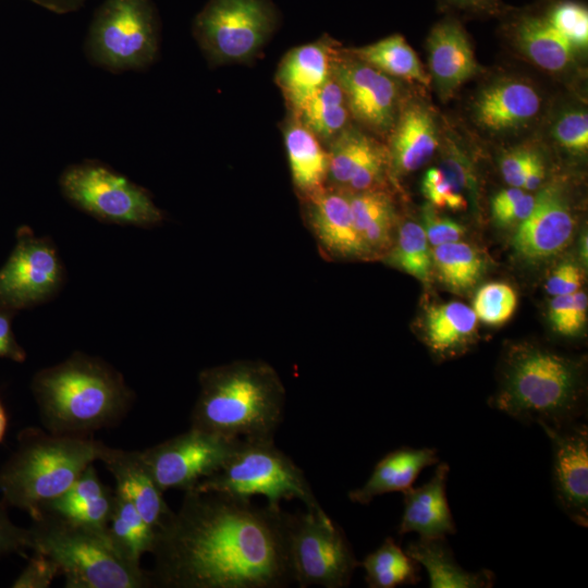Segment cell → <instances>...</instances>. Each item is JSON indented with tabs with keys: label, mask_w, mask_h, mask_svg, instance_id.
Wrapping results in <instances>:
<instances>
[{
	"label": "cell",
	"mask_w": 588,
	"mask_h": 588,
	"mask_svg": "<svg viewBox=\"0 0 588 588\" xmlns=\"http://www.w3.org/2000/svg\"><path fill=\"white\" fill-rule=\"evenodd\" d=\"M287 513L221 492L184 491L156 530L150 587L285 588L294 584Z\"/></svg>",
	"instance_id": "6da1fadb"
},
{
	"label": "cell",
	"mask_w": 588,
	"mask_h": 588,
	"mask_svg": "<svg viewBox=\"0 0 588 588\" xmlns=\"http://www.w3.org/2000/svg\"><path fill=\"white\" fill-rule=\"evenodd\" d=\"M191 427L225 439H274L286 391L277 370L260 359L234 360L199 372Z\"/></svg>",
	"instance_id": "7a4b0ae2"
},
{
	"label": "cell",
	"mask_w": 588,
	"mask_h": 588,
	"mask_svg": "<svg viewBox=\"0 0 588 588\" xmlns=\"http://www.w3.org/2000/svg\"><path fill=\"white\" fill-rule=\"evenodd\" d=\"M32 391L48 432L73 437L115 426L135 399L118 370L81 352L38 371Z\"/></svg>",
	"instance_id": "3957f363"
},
{
	"label": "cell",
	"mask_w": 588,
	"mask_h": 588,
	"mask_svg": "<svg viewBox=\"0 0 588 588\" xmlns=\"http://www.w3.org/2000/svg\"><path fill=\"white\" fill-rule=\"evenodd\" d=\"M490 405L524 424L559 427L584 413L583 366L534 344L509 348Z\"/></svg>",
	"instance_id": "277c9868"
},
{
	"label": "cell",
	"mask_w": 588,
	"mask_h": 588,
	"mask_svg": "<svg viewBox=\"0 0 588 588\" xmlns=\"http://www.w3.org/2000/svg\"><path fill=\"white\" fill-rule=\"evenodd\" d=\"M100 441L59 436L29 427L17 436V448L0 468L1 502L28 513L64 493L98 460Z\"/></svg>",
	"instance_id": "5b68a950"
},
{
	"label": "cell",
	"mask_w": 588,
	"mask_h": 588,
	"mask_svg": "<svg viewBox=\"0 0 588 588\" xmlns=\"http://www.w3.org/2000/svg\"><path fill=\"white\" fill-rule=\"evenodd\" d=\"M30 550L49 556L66 588H148V572L127 560L107 529L77 525L50 513L33 520Z\"/></svg>",
	"instance_id": "8992f818"
},
{
	"label": "cell",
	"mask_w": 588,
	"mask_h": 588,
	"mask_svg": "<svg viewBox=\"0 0 588 588\" xmlns=\"http://www.w3.org/2000/svg\"><path fill=\"white\" fill-rule=\"evenodd\" d=\"M193 489L246 499L262 495L274 507L282 500L297 499L307 510H323L303 469L275 446L274 439H240L221 468Z\"/></svg>",
	"instance_id": "52a82bcc"
},
{
	"label": "cell",
	"mask_w": 588,
	"mask_h": 588,
	"mask_svg": "<svg viewBox=\"0 0 588 588\" xmlns=\"http://www.w3.org/2000/svg\"><path fill=\"white\" fill-rule=\"evenodd\" d=\"M160 23L151 0H103L84 42L88 62L113 74L145 71L159 53Z\"/></svg>",
	"instance_id": "ba28073f"
},
{
	"label": "cell",
	"mask_w": 588,
	"mask_h": 588,
	"mask_svg": "<svg viewBox=\"0 0 588 588\" xmlns=\"http://www.w3.org/2000/svg\"><path fill=\"white\" fill-rule=\"evenodd\" d=\"M59 187L72 206L106 223L152 228L166 218L145 187L99 160L68 166Z\"/></svg>",
	"instance_id": "9c48e42d"
},
{
	"label": "cell",
	"mask_w": 588,
	"mask_h": 588,
	"mask_svg": "<svg viewBox=\"0 0 588 588\" xmlns=\"http://www.w3.org/2000/svg\"><path fill=\"white\" fill-rule=\"evenodd\" d=\"M270 0H209L193 21V35L211 65L253 60L277 28Z\"/></svg>",
	"instance_id": "30bf717a"
},
{
	"label": "cell",
	"mask_w": 588,
	"mask_h": 588,
	"mask_svg": "<svg viewBox=\"0 0 588 588\" xmlns=\"http://www.w3.org/2000/svg\"><path fill=\"white\" fill-rule=\"evenodd\" d=\"M293 580L299 588H343L359 566L343 529L321 511L287 513Z\"/></svg>",
	"instance_id": "8fae6325"
},
{
	"label": "cell",
	"mask_w": 588,
	"mask_h": 588,
	"mask_svg": "<svg viewBox=\"0 0 588 588\" xmlns=\"http://www.w3.org/2000/svg\"><path fill=\"white\" fill-rule=\"evenodd\" d=\"M63 283L64 269L50 237L20 228L16 245L0 269V308L15 311L45 303Z\"/></svg>",
	"instance_id": "7c38bea8"
},
{
	"label": "cell",
	"mask_w": 588,
	"mask_h": 588,
	"mask_svg": "<svg viewBox=\"0 0 588 588\" xmlns=\"http://www.w3.org/2000/svg\"><path fill=\"white\" fill-rule=\"evenodd\" d=\"M238 440L189 427L183 433L140 451V455L161 491H186L218 471Z\"/></svg>",
	"instance_id": "4fadbf2b"
},
{
	"label": "cell",
	"mask_w": 588,
	"mask_h": 588,
	"mask_svg": "<svg viewBox=\"0 0 588 588\" xmlns=\"http://www.w3.org/2000/svg\"><path fill=\"white\" fill-rule=\"evenodd\" d=\"M332 75L340 84L352 119L376 134L392 130L399 114L395 78L339 50Z\"/></svg>",
	"instance_id": "5bb4252c"
},
{
	"label": "cell",
	"mask_w": 588,
	"mask_h": 588,
	"mask_svg": "<svg viewBox=\"0 0 588 588\" xmlns=\"http://www.w3.org/2000/svg\"><path fill=\"white\" fill-rule=\"evenodd\" d=\"M551 442L552 483L558 505L569 519L588 526V428L583 421L540 426Z\"/></svg>",
	"instance_id": "9a60e30c"
},
{
	"label": "cell",
	"mask_w": 588,
	"mask_h": 588,
	"mask_svg": "<svg viewBox=\"0 0 588 588\" xmlns=\"http://www.w3.org/2000/svg\"><path fill=\"white\" fill-rule=\"evenodd\" d=\"M327 185L350 193L378 189L390 167L389 151L373 136L350 125L327 147Z\"/></svg>",
	"instance_id": "2e32d148"
},
{
	"label": "cell",
	"mask_w": 588,
	"mask_h": 588,
	"mask_svg": "<svg viewBox=\"0 0 588 588\" xmlns=\"http://www.w3.org/2000/svg\"><path fill=\"white\" fill-rule=\"evenodd\" d=\"M303 201L311 232L329 256L342 259L371 257L356 229L347 191L327 185Z\"/></svg>",
	"instance_id": "e0dca14e"
},
{
	"label": "cell",
	"mask_w": 588,
	"mask_h": 588,
	"mask_svg": "<svg viewBox=\"0 0 588 588\" xmlns=\"http://www.w3.org/2000/svg\"><path fill=\"white\" fill-rule=\"evenodd\" d=\"M531 213L522 221L512 244L516 253L529 260L559 254L573 236L575 220L556 186H548L535 196Z\"/></svg>",
	"instance_id": "ac0fdd59"
},
{
	"label": "cell",
	"mask_w": 588,
	"mask_h": 588,
	"mask_svg": "<svg viewBox=\"0 0 588 588\" xmlns=\"http://www.w3.org/2000/svg\"><path fill=\"white\" fill-rule=\"evenodd\" d=\"M427 49L430 79L443 99L479 72L469 37L457 19L436 23L427 37Z\"/></svg>",
	"instance_id": "d6986e66"
},
{
	"label": "cell",
	"mask_w": 588,
	"mask_h": 588,
	"mask_svg": "<svg viewBox=\"0 0 588 588\" xmlns=\"http://www.w3.org/2000/svg\"><path fill=\"white\" fill-rule=\"evenodd\" d=\"M98 460L114 477L115 491L130 500L150 526L159 529L173 511L152 479L140 451L110 448L100 441Z\"/></svg>",
	"instance_id": "ffe728a7"
},
{
	"label": "cell",
	"mask_w": 588,
	"mask_h": 588,
	"mask_svg": "<svg viewBox=\"0 0 588 588\" xmlns=\"http://www.w3.org/2000/svg\"><path fill=\"white\" fill-rule=\"evenodd\" d=\"M328 36L291 49L280 61L275 83L291 111L301 108L332 76L339 53Z\"/></svg>",
	"instance_id": "44dd1931"
},
{
	"label": "cell",
	"mask_w": 588,
	"mask_h": 588,
	"mask_svg": "<svg viewBox=\"0 0 588 588\" xmlns=\"http://www.w3.org/2000/svg\"><path fill=\"white\" fill-rule=\"evenodd\" d=\"M450 467L438 462L431 478L419 487L403 492L404 509L399 535L416 532L422 539L446 538L456 526L446 498Z\"/></svg>",
	"instance_id": "7402d4cb"
},
{
	"label": "cell",
	"mask_w": 588,
	"mask_h": 588,
	"mask_svg": "<svg viewBox=\"0 0 588 588\" xmlns=\"http://www.w3.org/2000/svg\"><path fill=\"white\" fill-rule=\"evenodd\" d=\"M541 98L528 83L503 79L485 87L474 103L477 123L492 132L518 128L538 114Z\"/></svg>",
	"instance_id": "603a6c76"
},
{
	"label": "cell",
	"mask_w": 588,
	"mask_h": 588,
	"mask_svg": "<svg viewBox=\"0 0 588 588\" xmlns=\"http://www.w3.org/2000/svg\"><path fill=\"white\" fill-rule=\"evenodd\" d=\"M390 166L399 174L414 172L427 163L439 146L437 126L430 111L409 103L399 111L390 131Z\"/></svg>",
	"instance_id": "cb8c5ba5"
},
{
	"label": "cell",
	"mask_w": 588,
	"mask_h": 588,
	"mask_svg": "<svg viewBox=\"0 0 588 588\" xmlns=\"http://www.w3.org/2000/svg\"><path fill=\"white\" fill-rule=\"evenodd\" d=\"M438 462L434 448L401 446L379 460L366 482L351 490L347 497L354 503L367 505L381 494L404 492L413 487L424 468Z\"/></svg>",
	"instance_id": "d4e9b609"
},
{
	"label": "cell",
	"mask_w": 588,
	"mask_h": 588,
	"mask_svg": "<svg viewBox=\"0 0 588 588\" xmlns=\"http://www.w3.org/2000/svg\"><path fill=\"white\" fill-rule=\"evenodd\" d=\"M114 493L100 481L90 464L64 493L42 506L41 514L50 513L77 525L106 530Z\"/></svg>",
	"instance_id": "484cf974"
},
{
	"label": "cell",
	"mask_w": 588,
	"mask_h": 588,
	"mask_svg": "<svg viewBox=\"0 0 588 588\" xmlns=\"http://www.w3.org/2000/svg\"><path fill=\"white\" fill-rule=\"evenodd\" d=\"M284 146L294 187L304 200L327 186V148L292 112L283 125Z\"/></svg>",
	"instance_id": "4316f807"
},
{
	"label": "cell",
	"mask_w": 588,
	"mask_h": 588,
	"mask_svg": "<svg viewBox=\"0 0 588 588\" xmlns=\"http://www.w3.org/2000/svg\"><path fill=\"white\" fill-rule=\"evenodd\" d=\"M477 317L461 302L433 305L426 311L422 339L437 359L463 354L475 342Z\"/></svg>",
	"instance_id": "83f0119b"
},
{
	"label": "cell",
	"mask_w": 588,
	"mask_h": 588,
	"mask_svg": "<svg viewBox=\"0 0 588 588\" xmlns=\"http://www.w3.org/2000/svg\"><path fill=\"white\" fill-rule=\"evenodd\" d=\"M405 551L425 567L431 588H489L494 584V573L489 569L469 572L463 568L445 538H419L408 543Z\"/></svg>",
	"instance_id": "f1b7e54d"
},
{
	"label": "cell",
	"mask_w": 588,
	"mask_h": 588,
	"mask_svg": "<svg viewBox=\"0 0 588 588\" xmlns=\"http://www.w3.org/2000/svg\"><path fill=\"white\" fill-rule=\"evenodd\" d=\"M510 28L517 47L539 68L559 72L572 61L573 48L543 14L522 13L511 20Z\"/></svg>",
	"instance_id": "f546056e"
},
{
	"label": "cell",
	"mask_w": 588,
	"mask_h": 588,
	"mask_svg": "<svg viewBox=\"0 0 588 588\" xmlns=\"http://www.w3.org/2000/svg\"><path fill=\"white\" fill-rule=\"evenodd\" d=\"M350 204L356 229L371 257L388 253L395 222L390 196L380 188L355 192L350 193Z\"/></svg>",
	"instance_id": "4dcf8cb0"
},
{
	"label": "cell",
	"mask_w": 588,
	"mask_h": 588,
	"mask_svg": "<svg viewBox=\"0 0 588 588\" xmlns=\"http://www.w3.org/2000/svg\"><path fill=\"white\" fill-rule=\"evenodd\" d=\"M327 147L352 119L344 93L332 75L301 108L291 111Z\"/></svg>",
	"instance_id": "1f68e13d"
},
{
	"label": "cell",
	"mask_w": 588,
	"mask_h": 588,
	"mask_svg": "<svg viewBox=\"0 0 588 588\" xmlns=\"http://www.w3.org/2000/svg\"><path fill=\"white\" fill-rule=\"evenodd\" d=\"M346 52L390 77L418 82L425 86L431 82L416 52L400 34L390 35L363 47L352 48Z\"/></svg>",
	"instance_id": "d6a6232c"
},
{
	"label": "cell",
	"mask_w": 588,
	"mask_h": 588,
	"mask_svg": "<svg viewBox=\"0 0 588 588\" xmlns=\"http://www.w3.org/2000/svg\"><path fill=\"white\" fill-rule=\"evenodd\" d=\"M107 532L117 549L135 564H139L143 554L151 552L156 539V529L117 491Z\"/></svg>",
	"instance_id": "836d02e7"
},
{
	"label": "cell",
	"mask_w": 588,
	"mask_h": 588,
	"mask_svg": "<svg viewBox=\"0 0 588 588\" xmlns=\"http://www.w3.org/2000/svg\"><path fill=\"white\" fill-rule=\"evenodd\" d=\"M359 566L364 568L370 588H394L421 580L420 565L391 537L370 552Z\"/></svg>",
	"instance_id": "e575fe53"
},
{
	"label": "cell",
	"mask_w": 588,
	"mask_h": 588,
	"mask_svg": "<svg viewBox=\"0 0 588 588\" xmlns=\"http://www.w3.org/2000/svg\"><path fill=\"white\" fill-rule=\"evenodd\" d=\"M431 264L440 281L454 292H466L480 280L483 259L471 245L456 241L434 246Z\"/></svg>",
	"instance_id": "d590c367"
},
{
	"label": "cell",
	"mask_w": 588,
	"mask_h": 588,
	"mask_svg": "<svg viewBox=\"0 0 588 588\" xmlns=\"http://www.w3.org/2000/svg\"><path fill=\"white\" fill-rule=\"evenodd\" d=\"M385 259L391 266L421 282H428L432 267L431 252L422 226L414 221L404 222Z\"/></svg>",
	"instance_id": "8d00e7d4"
},
{
	"label": "cell",
	"mask_w": 588,
	"mask_h": 588,
	"mask_svg": "<svg viewBox=\"0 0 588 588\" xmlns=\"http://www.w3.org/2000/svg\"><path fill=\"white\" fill-rule=\"evenodd\" d=\"M542 14L574 51L587 48L588 10L585 3L575 0L554 1Z\"/></svg>",
	"instance_id": "74e56055"
},
{
	"label": "cell",
	"mask_w": 588,
	"mask_h": 588,
	"mask_svg": "<svg viewBox=\"0 0 588 588\" xmlns=\"http://www.w3.org/2000/svg\"><path fill=\"white\" fill-rule=\"evenodd\" d=\"M517 295L512 286L502 282H490L476 293L473 310L478 320L488 326H501L514 314Z\"/></svg>",
	"instance_id": "f35d334b"
},
{
	"label": "cell",
	"mask_w": 588,
	"mask_h": 588,
	"mask_svg": "<svg viewBox=\"0 0 588 588\" xmlns=\"http://www.w3.org/2000/svg\"><path fill=\"white\" fill-rule=\"evenodd\" d=\"M587 295L583 291L553 296L549 318L552 328L560 335L575 338L580 334L587 320Z\"/></svg>",
	"instance_id": "ab89813d"
},
{
	"label": "cell",
	"mask_w": 588,
	"mask_h": 588,
	"mask_svg": "<svg viewBox=\"0 0 588 588\" xmlns=\"http://www.w3.org/2000/svg\"><path fill=\"white\" fill-rule=\"evenodd\" d=\"M421 188L433 207L462 210L467 206L463 193L441 168H430L426 171Z\"/></svg>",
	"instance_id": "60d3db41"
},
{
	"label": "cell",
	"mask_w": 588,
	"mask_h": 588,
	"mask_svg": "<svg viewBox=\"0 0 588 588\" xmlns=\"http://www.w3.org/2000/svg\"><path fill=\"white\" fill-rule=\"evenodd\" d=\"M552 133L556 142L566 150L584 154L588 148V115L585 111L573 110L563 113L554 123Z\"/></svg>",
	"instance_id": "b9f144b4"
},
{
	"label": "cell",
	"mask_w": 588,
	"mask_h": 588,
	"mask_svg": "<svg viewBox=\"0 0 588 588\" xmlns=\"http://www.w3.org/2000/svg\"><path fill=\"white\" fill-rule=\"evenodd\" d=\"M422 229L428 243L433 247L460 241L465 235L463 225L454 220L439 216L431 204L422 208Z\"/></svg>",
	"instance_id": "7bdbcfd3"
},
{
	"label": "cell",
	"mask_w": 588,
	"mask_h": 588,
	"mask_svg": "<svg viewBox=\"0 0 588 588\" xmlns=\"http://www.w3.org/2000/svg\"><path fill=\"white\" fill-rule=\"evenodd\" d=\"M59 574L58 565L49 556L34 551L27 566L12 586L14 588H48Z\"/></svg>",
	"instance_id": "ee69618b"
},
{
	"label": "cell",
	"mask_w": 588,
	"mask_h": 588,
	"mask_svg": "<svg viewBox=\"0 0 588 588\" xmlns=\"http://www.w3.org/2000/svg\"><path fill=\"white\" fill-rule=\"evenodd\" d=\"M460 191L469 194L476 191V179L468 159L451 145L440 167Z\"/></svg>",
	"instance_id": "f6af8a7d"
},
{
	"label": "cell",
	"mask_w": 588,
	"mask_h": 588,
	"mask_svg": "<svg viewBox=\"0 0 588 588\" xmlns=\"http://www.w3.org/2000/svg\"><path fill=\"white\" fill-rule=\"evenodd\" d=\"M30 550L29 529L15 526L9 518L7 505L0 502V556Z\"/></svg>",
	"instance_id": "bcb514c9"
},
{
	"label": "cell",
	"mask_w": 588,
	"mask_h": 588,
	"mask_svg": "<svg viewBox=\"0 0 588 588\" xmlns=\"http://www.w3.org/2000/svg\"><path fill=\"white\" fill-rule=\"evenodd\" d=\"M583 283L580 269L572 262L558 266L548 278L544 289L552 296L577 292Z\"/></svg>",
	"instance_id": "7dc6e473"
},
{
	"label": "cell",
	"mask_w": 588,
	"mask_h": 588,
	"mask_svg": "<svg viewBox=\"0 0 588 588\" xmlns=\"http://www.w3.org/2000/svg\"><path fill=\"white\" fill-rule=\"evenodd\" d=\"M531 152V149L520 147L505 152L501 158L500 170L510 186L523 188Z\"/></svg>",
	"instance_id": "c3c4849f"
},
{
	"label": "cell",
	"mask_w": 588,
	"mask_h": 588,
	"mask_svg": "<svg viewBox=\"0 0 588 588\" xmlns=\"http://www.w3.org/2000/svg\"><path fill=\"white\" fill-rule=\"evenodd\" d=\"M13 310L0 308V357H7L17 363L26 359V353L16 342L12 331L11 320Z\"/></svg>",
	"instance_id": "681fc988"
},
{
	"label": "cell",
	"mask_w": 588,
	"mask_h": 588,
	"mask_svg": "<svg viewBox=\"0 0 588 588\" xmlns=\"http://www.w3.org/2000/svg\"><path fill=\"white\" fill-rule=\"evenodd\" d=\"M443 9L461 11L475 15H490L501 11L500 0H439Z\"/></svg>",
	"instance_id": "f907efd6"
},
{
	"label": "cell",
	"mask_w": 588,
	"mask_h": 588,
	"mask_svg": "<svg viewBox=\"0 0 588 588\" xmlns=\"http://www.w3.org/2000/svg\"><path fill=\"white\" fill-rule=\"evenodd\" d=\"M535 200L536 198L534 195L525 192L518 199L494 218L495 222L503 225L519 224L531 213Z\"/></svg>",
	"instance_id": "816d5d0a"
},
{
	"label": "cell",
	"mask_w": 588,
	"mask_h": 588,
	"mask_svg": "<svg viewBox=\"0 0 588 588\" xmlns=\"http://www.w3.org/2000/svg\"><path fill=\"white\" fill-rule=\"evenodd\" d=\"M546 174L544 163L538 152H531L530 160L525 173L523 189L535 191L537 189Z\"/></svg>",
	"instance_id": "f5cc1de1"
},
{
	"label": "cell",
	"mask_w": 588,
	"mask_h": 588,
	"mask_svg": "<svg viewBox=\"0 0 588 588\" xmlns=\"http://www.w3.org/2000/svg\"><path fill=\"white\" fill-rule=\"evenodd\" d=\"M525 191L519 187H510L499 192L491 201V212L493 219L504 211L510 205L518 199Z\"/></svg>",
	"instance_id": "db71d44e"
},
{
	"label": "cell",
	"mask_w": 588,
	"mask_h": 588,
	"mask_svg": "<svg viewBox=\"0 0 588 588\" xmlns=\"http://www.w3.org/2000/svg\"><path fill=\"white\" fill-rule=\"evenodd\" d=\"M46 10L58 14L74 12L82 8L86 0H29Z\"/></svg>",
	"instance_id": "11a10c76"
},
{
	"label": "cell",
	"mask_w": 588,
	"mask_h": 588,
	"mask_svg": "<svg viewBox=\"0 0 588 588\" xmlns=\"http://www.w3.org/2000/svg\"><path fill=\"white\" fill-rule=\"evenodd\" d=\"M8 426V416L5 408L0 400V442L3 440Z\"/></svg>",
	"instance_id": "9f6ffc18"
},
{
	"label": "cell",
	"mask_w": 588,
	"mask_h": 588,
	"mask_svg": "<svg viewBox=\"0 0 588 588\" xmlns=\"http://www.w3.org/2000/svg\"><path fill=\"white\" fill-rule=\"evenodd\" d=\"M580 253L583 259L587 260V236L585 235L580 242Z\"/></svg>",
	"instance_id": "6f0895ef"
}]
</instances>
